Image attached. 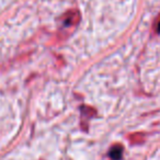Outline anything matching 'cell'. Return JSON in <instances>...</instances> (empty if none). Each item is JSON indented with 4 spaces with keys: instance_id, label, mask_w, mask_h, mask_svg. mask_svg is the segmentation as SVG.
<instances>
[{
    "instance_id": "cell-1",
    "label": "cell",
    "mask_w": 160,
    "mask_h": 160,
    "mask_svg": "<svg viewBox=\"0 0 160 160\" xmlns=\"http://www.w3.org/2000/svg\"><path fill=\"white\" fill-rule=\"evenodd\" d=\"M80 21V12L78 10H69L68 12L64 14V23L65 25H68V27H73V25H77Z\"/></svg>"
},
{
    "instance_id": "cell-2",
    "label": "cell",
    "mask_w": 160,
    "mask_h": 160,
    "mask_svg": "<svg viewBox=\"0 0 160 160\" xmlns=\"http://www.w3.org/2000/svg\"><path fill=\"white\" fill-rule=\"evenodd\" d=\"M123 155V147L121 145H115L110 150V157L113 160H120Z\"/></svg>"
},
{
    "instance_id": "cell-3",
    "label": "cell",
    "mask_w": 160,
    "mask_h": 160,
    "mask_svg": "<svg viewBox=\"0 0 160 160\" xmlns=\"http://www.w3.org/2000/svg\"><path fill=\"white\" fill-rule=\"evenodd\" d=\"M156 31H157V33H160V22H158L156 25Z\"/></svg>"
}]
</instances>
